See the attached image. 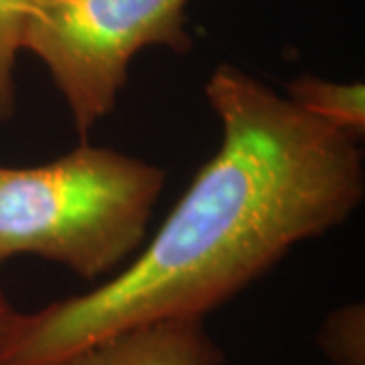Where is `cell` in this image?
<instances>
[{
  "instance_id": "277c9868",
  "label": "cell",
  "mask_w": 365,
  "mask_h": 365,
  "mask_svg": "<svg viewBox=\"0 0 365 365\" xmlns=\"http://www.w3.org/2000/svg\"><path fill=\"white\" fill-rule=\"evenodd\" d=\"M57 365H225L205 319H167L118 331Z\"/></svg>"
},
{
  "instance_id": "8992f818",
  "label": "cell",
  "mask_w": 365,
  "mask_h": 365,
  "mask_svg": "<svg viewBox=\"0 0 365 365\" xmlns=\"http://www.w3.org/2000/svg\"><path fill=\"white\" fill-rule=\"evenodd\" d=\"M317 345L329 365H365L364 302H349L327 314L317 331Z\"/></svg>"
},
{
  "instance_id": "3957f363",
  "label": "cell",
  "mask_w": 365,
  "mask_h": 365,
  "mask_svg": "<svg viewBox=\"0 0 365 365\" xmlns=\"http://www.w3.org/2000/svg\"><path fill=\"white\" fill-rule=\"evenodd\" d=\"M189 0H35L23 51L37 55L63 96L76 130H90L116 110L132 59L146 47L185 55Z\"/></svg>"
},
{
  "instance_id": "5b68a950",
  "label": "cell",
  "mask_w": 365,
  "mask_h": 365,
  "mask_svg": "<svg viewBox=\"0 0 365 365\" xmlns=\"http://www.w3.org/2000/svg\"><path fill=\"white\" fill-rule=\"evenodd\" d=\"M288 100L311 116L339 128L361 140L365 134L364 83H337L311 73L299 76L288 83Z\"/></svg>"
},
{
  "instance_id": "6da1fadb",
  "label": "cell",
  "mask_w": 365,
  "mask_h": 365,
  "mask_svg": "<svg viewBox=\"0 0 365 365\" xmlns=\"http://www.w3.org/2000/svg\"><path fill=\"white\" fill-rule=\"evenodd\" d=\"M205 96L222 124L220 150L146 248L104 284L16 313L0 365H57L124 329L205 319L361 205L353 136L230 63L213 69Z\"/></svg>"
},
{
  "instance_id": "52a82bcc",
  "label": "cell",
  "mask_w": 365,
  "mask_h": 365,
  "mask_svg": "<svg viewBox=\"0 0 365 365\" xmlns=\"http://www.w3.org/2000/svg\"><path fill=\"white\" fill-rule=\"evenodd\" d=\"M35 0H0V122L16 112V57L23 51V31Z\"/></svg>"
},
{
  "instance_id": "7a4b0ae2",
  "label": "cell",
  "mask_w": 365,
  "mask_h": 365,
  "mask_svg": "<svg viewBox=\"0 0 365 365\" xmlns=\"http://www.w3.org/2000/svg\"><path fill=\"white\" fill-rule=\"evenodd\" d=\"M167 170L81 143L39 167H0V264L57 262L83 280L118 270L143 248Z\"/></svg>"
},
{
  "instance_id": "ba28073f",
  "label": "cell",
  "mask_w": 365,
  "mask_h": 365,
  "mask_svg": "<svg viewBox=\"0 0 365 365\" xmlns=\"http://www.w3.org/2000/svg\"><path fill=\"white\" fill-rule=\"evenodd\" d=\"M0 268H2V264H0ZM16 313L19 311H14V307L11 304V300H9L4 288H2V280H0V341L4 337V333L9 331V327L14 321Z\"/></svg>"
}]
</instances>
